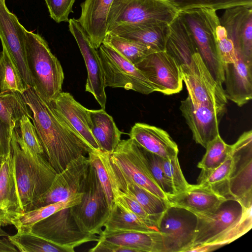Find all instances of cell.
Segmentation results:
<instances>
[{
  "label": "cell",
  "mask_w": 252,
  "mask_h": 252,
  "mask_svg": "<svg viewBox=\"0 0 252 252\" xmlns=\"http://www.w3.org/2000/svg\"><path fill=\"white\" fill-rule=\"evenodd\" d=\"M32 112V120L48 161L57 173L73 159L93 149L32 87L22 94Z\"/></svg>",
  "instance_id": "1"
},
{
  "label": "cell",
  "mask_w": 252,
  "mask_h": 252,
  "mask_svg": "<svg viewBox=\"0 0 252 252\" xmlns=\"http://www.w3.org/2000/svg\"><path fill=\"white\" fill-rule=\"evenodd\" d=\"M14 170L23 212L51 186L57 173L44 155L31 151L23 140L18 124L13 128L10 142Z\"/></svg>",
  "instance_id": "2"
},
{
  "label": "cell",
  "mask_w": 252,
  "mask_h": 252,
  "mask_svg": "<svg viewBox=\"0 0 252 252\" xmlns=\"http://www.w3.org/2000/svg\"><path fill=\"white\" fill-rule=\"evenodd\" d=\"M227 201V200H226ZM223 203L214 211L197 215L191 248L201 246V252L210 251L229 244L252 227V208Z\"/></svg>",
  "instance_id": "3"
},
{
  "label": "cell",
  "mask_w": 252,
  "mask_h": 252,
  "mask_svg": "<svg viewBox=\"0 0 252 252\" xmlns=\"http://www.w3.org/2000/svg\"><path fill=\"white\" fill-rule=\"evenodd\" d=\"M25 45L32 87L44 100L51 103L62 92L64 76L61 64L39 34L26 30Z\"/></svg>",
  "instance_id": "4"
},
{
  "label": "cell",
  "mask_w": 252,
  "mask_h": 252,
  "mask_svg": "<svg viewBox=\"0 0 252 252\" xmlns=\"http://www.w3.org/2000/svg\"><path fill=\"white\" fill-rule=\"evenodd\" d=\"M178 15L188 28L199 54L212 76L222 84L224 67L216 38V29L220 22L216 11L195 8L179 11Z\"/></svg>",
  "instance_id": "5"
},
{
  "label": "cell",
  "mask_w": 252,
  "mask_h": 252,
  "mask_svg": "<svg viewBox=\"0 0 252 252\" xmlns=\"http://www.w3.org/2000/svg\"><path fill=\"white\" fill-rule=\"evenodd\" d=\"M178 10L165 0H113L107 19V32L126 26L169 25Z\"/></svg>",
  "instance_id": "6"
},
{
  "label": "cell",
  "mask_w": 252,
  "mask_h": 252,
  "mask_svg": "<svg viewBox=\"0 0 252 252\" xmlns=\"http://www.w3.org/2000/svg\"><path fill=\"white\" fill-rule=\"evenodd\" d=\"M81 192V201L71 207L70 211L82 231L99 235L110 210L96 170L91 163Z\"/></svg>",
  "instance_id": "7"
},
{
  "label": "cell",
  "mask_w": 252,
  "mask_h": 252,
  "mask_svg": "<svg viewBox=\"0 0 252 252\" xmlns=\"http://www.w3.org/2000/svg\"><path fill=\"white\" fill-rule=\"evenodd\" d=\"M98 49L105 87L122 88L145 94L155 92L142 72L111 47L102 43Z\"/></svg>",
  "instance_id": "8"
},
{
  "label": "cell",
  "mask_w": 252,
  "mask_h": 252,
  "mask_svg": "<svg viewBox=\"0 0 252 252\" xmlns=\"http://www.w3.org/2000/svg\"><path fill=\"white\" fill-rule=\"evenodd\" d=\"M70 208L59 210L36 223L31 232L67 249L70 252H74L75 248L84 243L97 242L98 236L80 229Z\"/></svg>",
  "instance_id": "9"
},
{
  "label": "cell",
  "mask_w": 252,
  "mask_h": 252,
  "mask_svg": "<svg viewBox=\"0 0 252 252\" xmlns=\"http://www.w3.org/2000/svg\"><path fill=\"white\" fill-rule=\"evenodd\" d=\"M188 97L195 104L218 108H226L227 99L222 84L213 78L199 53L189 66L180 67Z\"/></svg>",
  "instance_id": "10"
},
{
  "label": "cell",
  "mask_w": 252,
  "mask_h": 252,
  "mask_svg": "<svg viewBox=\"0 0 252 252\" xmlns=\"http://www.w3.org/2000/svg\"><path fill=\"white\" fill-rule=\"evenodd\" d=\"M231 146L234 167L228 184L230 200L247 209L252 205V131L244 132Z\"/></svg>",
  "instance_id": "11"
},
{
  "label": "cell",
  "mask_w": 252,
  "mask_h": 252,
  "mask_svg": "<svg viewBox=\"0 0 252 252\" xmlns=\"http://www.w3.org/2000/svg\"><path fill=\"white\" fill-rule=\"evenodd\" d=\"M111 162L133 182L167 200L166 195L152 177L141 148L130 138L121 140L110 154Z\"/></svg>",
  "instance_id": "12"
},
{
  "label": "cell",
  "mask_w": 252,
  "mask_h": 252,
  "mask_svg": "<svg viewBox=\"0 0 252 252\" xmlns=\"http://www.w3.org/2000/svg\"><path fill=\"white\" fill-rule=\"evenodd\" d=\"M90 165L89 159L86 156L71 160L64 170L56 174L50 188L33 202L30 210L64 201L82 193Z\"/></svg>",
  "instance_id": "13"
},
{
  "label": "cell",
  "mask_w": 252,
  "mask_h": 252,
  "mask_svg": "<svg viewBox=\"0 0 252 252\" xmlns=\"http://www.w3.org/2000/svg\"><path fill=\"white\" fill-rule=\"evenodd\" d=\"M135 65L151 82L155 92L170 95L182 91L180 65L165 50L152 53Z\"/></svg>",
  "instance_id": "14"
},
{
  "label": "cell",
  "mask_w": 252,
  "mask_h": 252,
  "mask_svg": "<svg viewBox=\"0 0 252 252\" xmlns=\"http://www.w3.org/2000/svg\"><path fill=\"white\" fill-rule=\"evenodd\" d=\"M69 30L74 37L83 56L87 70L85 91L90 93L104 109L106 102L104 75L98 50L77 19L70 18Z\"/></svg>",
  "instance_id": "15"
},
{
  "label": "cell",
  "mask_w": 252,
  "mask_h": 252,
  "mask_svg": "<svg viewBox=\"0 0 252 252\" xmlns=\"http://www.w3.org/2000/svg\"><path fill=\"white\" fill-rule=\"evenodd\" d=\"M180 110L196 143L206 148L220 134L219 125L226 108L195 104L187 97L181 101Z\"/></svg>",
  "instance_id": "16"
},
{
  "label": "cell",
  "mask_w": 252,
  "mask_h": 252,
  "mask_svg": "<svg viewBox=\"0 0 252 252\" xmlns=\"http://www.w3.org/2000/svg\"><path fill=\"white\" fill-rule=\"evenodd\" d=\"M26 30L16 16L8 9L5 1L0 0V39L14 60L28 87H33V84L26 62Z\"/></svg>",
  "instance_id": "17"
},
{
  "label": "cell",
  "mask_w": 252,
  "mask_h": 252,
  "mask_svg": "<svg viewBox=\"0 0 252 252\" xmlns=\"http://www.w3.org/2000/svg\"><path fill=\"white\" fill-rule=\"evenodd\" d=\"M219 19L233 43L236 54L252 63V7L226 9Z\"/></svg>",
  "instance_id": "18"
},
{
  "label": "cell",
  "mask_w": 252,
  "mask_h": 252,
  "mask_svg": "<svg viewBox=\"0 0 252 252\" xmlns=\"http://www.w3.org/2000/svg\"><path fill=\"white\" fill-rule=\"evenodd\" d=\"M227 200L204 184L190 185L182 192L167 195L170 207L187 210L194 216L212 212Z\"/></svg>",
  "instance_id": "19"
},
{
  "label": "cell",
  "mask_w": 252,
  "mask_h": 252,
  "mask_svg": "<svg viewBox=\"0 0 252 252\" xmlns=\"http://www.w3.org/2000/svg\"><path fill=\"white\" fill-rule=\"evenodd\" d=\"M195 224L169 207L161 218L158 231L162 235L163 252H188L191 248Z\"/></svg>",
  "instance_id": "20"
},
{
  "label": "cell",
  "mask_w": 252,
  "mask_h": 252,
  "mask_svg": "<svg viewBox=\"0 0 252 252\" xmlns=\"http://www.w3.org/2000/svg\"><path fill=\"white\" fill-rule=\"evenodd\" d=\"M62 117L94 150H100L91 131L90 110L76 100L69 93L62 92L50 103Z\"/></svg>",
  "instance_id": "21"
},
{
  "label": "cell",
  "mask_w": 252,
  "mask_h": 252,
  "mask_svg": "<svg viewBox=\"0 0 252 252\" xmlns=\"http://www.w3.org/2000/svg\"><path fill=\"white\" fill-rule=\"evenodd\" d=\"M236 55L235 62L224 65V91L227 99L241 107L252 98V63Z\"/></svg>",
  "instance_id": "22"
},
{
  "label": "cell",
  "mask_w": 252,
  "mask_h": 252,
  "mask_svg": "<svg viewBox=\"0 0 252 252\" xmlns=\"http://www.w3.org/2000/svg\"><path fill=\"white\" fill-rule=\"evenodd\" d=\"M22 213L10 150L3 159L0 171V226L12 224V220Z\"/></svg>",
  "instance_id": "23"
},
{
  "label": "cell",
  "mask_w": 252,
  "mask_h": 252,
  "mask_svg": "<svg viewBox=\"0 0 252 252\" xmlns=\"http://www.w3.org/2000/svg\"><path fill=\"white\" fill-rule=\"evenodd\" d=\"M129 136L139 146L162 158L170 159L178 156L177 144L160 128L137 123L131 127Z\"/></svg>",
  "instance_id": "24"
},
{
  "label": "cell",
  "mask_w": 252,
  "mask_h": 252,
  "mask_svg": "<svg viewBox=\"0 0 252 252\" xmlns=\"http://www.w3.org/2000/svg\"><path fill=\"white\" fill-rule=\"evenodd\" d=\"M113 1V0H85L80 5L81 15L77 20L97 49L107 33L108 16Z\"/></svg>",
  "instance_id": "25"
},
{
  "label": "cell",
  "mask_w": 252,
  "mask_h": 252,
  "mask_svg": "<svg viewBox=\"0 0 252 252\" xmlns=\"http://www.w3.org/2000/svg\"><path fill=\"white\" fill-rule=\"evenodd\" d=\"M111 169L114 184L121 190L132 194L146 212L158 224L164 213L170 207L167 201L137 185L111 161Z\"/></svg>",
  "instance_id": "26"
},
{
  "label": "cell",
  "mask_w": 252,
  "mask_h": 252,
  "mask_svg": "<svg viewBox=\"0 0 252 252\" xmlns=\"http://www.w3.org/2000/svg\"><path fill=\"white\" fill-rule=\"evenodd\" d=\"M169 29L165 51L180 67L189 66L194 56L199 53L190 32L178 15L169 24Z\"/></svg>",
  "instance_id": "27"
},
{
  "label": "cell",
  "mask_w": 252,
  "mask_h": 252,
  "mask_svg": "<svg viewBox=\"0 0 252 252\" xmlns=\"http://www.w3.org/2000/svg\"><path fill=\"white\" fill-rule=\"evenodd\" d=\"M99 238L129 248L135 252H163L162 235L159 231H114L103 230Z\"/></svg>",
  "instance_id": "28"
},
{
  "label": "cell",
  "mask_w": 252,
  "mask_h": 252,
  "mask_svg": "<svg viewBox=\"0 0 252 252\" xmlns=\"http://www.w3.org/2000/svg\"><path fill=\"white\" fill-rule=\"evenodd\" d=\"M169 32V24L145 27L126 26L108 32L141 43L158 52L165 50Z\"/></svg>",
  "instance_id": "29"
},
{
  "label": "cell",
  "mask_w": 252,
  "mask_h": 252,
  "mask_svg": "<svg viewBox=\"0 0 252 252\" xmlns=\"http://www.w3.org/2000/svg\"><path fill=\"white\" fill-rule=\"evenodd\" d=\"M91 131L100 149L111 154L121 141L122 132L104 109L90 110Z\"/></svg>",
  "instance_id": "30"
},
{
  "label": "cell",
  "mask_w": 252,
  "mask_h": 252,
  "mask_svg": "<svg viewBox=\"0 0 252 252\" xmlns=\"http://www.w3.org/2000/svg\"><path fill=\"white\" fill-rule=\"evenodd\" d=\"M105 231H158V225L143 219L114 202L103 224Z\"/></svg>",
  "instance_id": "31"
},
{
  "label": "cell",
  "mask_w": 252,
  "mask_h": 252,
  "mask_svg": "<svg viewBox=\"0 0 252 252\" xmlns=\"http://www.w3.org/2000/svg\"><path fill=\"white\" fill-rule=\"evenodd\" d=\"M83 193H78L67 200L50 204L19 215L12 220L17 232H30L32 226L38 221L48 217L62 209L69 208L78 204Z\"/></svg>",
  "instance_id": "32"
},
{
  "label": "cell",
  "mask_w": 252,
  "mask_h": 252,
  "mask_svg": "<svg viewBox=\"0 0 252 252\" xmlns=\"http://www.w3.org/2000/svg\"><path fill=\"white\" fill-rule=\"evenodd\" d=\"M29 108L20 93L8 91L0 92V119L12 129L23 116L26 115L32 119Z\"/></svg>",
  "instance_id": "33"
},
{
  "label": "cell",
  "mask_w": 252,
  "mask_h": 252,
  "mask_svg": "<svg viewBox=\"0 0 252 252\" xmlns=\"http://www.w3.org/2000/svg\"><path fill=\"white\" fill-rule=\"evenodd\" d=\"M110 157V154L101 150L92 149L88 154L90 163L96 170L110 210L114 203V194L116 189L112 182Z\"/></svg>",
  "instance_id": "34"
},
{
  "label": "cell",
  "mask_w": 252,
  "mask_h": 252,
  "mask_svg": "<svg viewBox=\"0 0 252 252\" xmlns=\"http://www.w3.org/2000/svg\"><path fill=\"white\" fill-rule=\"evenodd\" d=\"M234 167V159L231 155L220 165L209 170H201L197 184H204L210 186L217 192L230 200L228 191V184Z\"/></svg>",
  "instance_id": "35"
},
{
  "label": "cell",
  "mask_w": 252,
  "mask_h": 252,
  "mask_svg": "<svg viewBox=\"0 0 252 252\" xmlns=\"http://www.w3.org/2000/svg\"><path fill=\"white\" fill-rule=\"evenodd\" d=\"M0 54V92H18L23 94L28 88L18 67L5 45L1 43Z\"/></svg>",
  "instance_id": "36"
},
{
  "label": "cell",
  "mask_w": 252,
  "mask_h": 252,
  "mask_svg": "<svg viewBox=\"0 0 252 252\" xmlns=\"http://www.w3.org/2000/svg\"><path fill=\"white\" fill-rule=\"evenodd\" d=\"M102 43L111 47L134 65L148 55L155 52L141 43L111 32L107 33Z\"/></svg>",
  "instance_id": "37"
},
{
  "label": "cell",
  "mask_w": 252,
  "mask_h": 252,
  "mask_svg": "<svg viewBox=\"0 0 252 252\" xmlns=\"http://www.w3.org/2000/svg\"><path fill=\"white\" fill-rule=\"evenodd\" d=\"M8 238L19 252H70L68 249L60 247L31 232H17L14 235H8Z\"/></svg>",
  "instance_id": "38"
},
{
  "label": "cell",
  "mask_w": 252,
  "mask_h": 252,
  "mask_svg": "<svg viewBox=\"0 0 252 252\" xmlns=\"http://www.w3.org/2000/svg\"><path fill=\"white\" fill-rule=\"evenodd\" d=\"M206 152L197 167L201 170L213 169L220 165L230 155L231 145L227 144L218 135L207 146Z\"/></svg>",
  "instance_id": "39"
},
{
  "label": "cell",
  "mask_w": 252,
  "mask_h": 252,
  "mask_svg": "<svg viewBox=\"0 0 252 252\" xmlns=\"http://www.w3.org/2000/svg\"><path fill=\"white\" fill-rule=\"evenodd\" d=\"M178 11L195 8L218 10L236 6L252 7V0H165Z\"/></svg>",
  "instance_id": "40"
},
{
  "label": "cell",
  "mask_w": 252,
  "mask_h": 252,
  "mask_svg": "<svg viewBox=\"0 0 252 252\" xmlns=\"http://www.w3.org/2000/svg\"><path fill=\"white\" fill-rule=\"evenodd\" d=\"M161 165L165 179L171 186L174 194L182 192L189 187L190 184L183 174L178 156L170 159L161 158Z\"/></svg>",
  "instance_id": "41"
},
{
  "label": "cell",
  "mask_w": 252,
  "mask_h": 252,
  "mask_svg": "<svg viewBox=\"0 0 252 252\" xmlns=\"http://www.w3.org/2000/svg\"><path fill=\"white\" fill-rule=\"evenodd\" d=\"M139 147L143 153L148 170L155 183L166 196L174 194L173 190L164 175L161 165V157Z\"/></svg>",
  "instance_id": "42"
},
{
  "label": "cell",
  "mask_w": 252,
  "mask_h": 252,
  "mask_svg": "<svg viewBox=\"0 0 252 252\" xmlns=\"http://www.w3.org/2000/svg\"><path fill=\"white\" fill-rule=\"evenodd\" d=\"M28 116H23L18 123L21 136L28 146L32 152L44 155V151L33 123Z\"/></svg>",
  "instance_id": "43"
},
{
  "label": "cell",
  "mask_w": 252,
  "mask_h": 252,
  "mask_svg": "<svg viewBox=\"0 0 252 252\" xmlns=\"http://www.w3.org/2000/svg\"><path fill=\"white\" fill-rule=\"evenodd\" d=\"M216 38L220 55L224 65L237 60V55L232 40L228 37L224 28L219 24L216 29Z\"/></svg>",
  "instance_id": "44"
},
{
  "label": "cell",
  "mask_w": 252,
  "mask_h": 252,
  "mask_svg": "<svg viewBox=\"0 0 252 252\" xmlns=\"http://www.w3.org/2000/svg\"><path fill=\"white\" fill-rule=\"evenodd\" d=\"M51 18L57 23L68 22L76 0H44Z\"/></svg>",
  "instance_id": "45"
},
{
  "label": "cell",
  "mask_w": 252,
  "mask_h": 252,
  "mask_svg": "<svg viewBox=\"0 0 252 252\" xmlns=\"http://www.w3.org/2000/svg\"><path fill=\"white\" fill-rule=\"evenodd\" d=\"M114 202H117L125 209L134 214L138 217L155 222L150 216L130 193L124 192L119 189L114 195Z\"/></svg>",
  "instance_id": "46"
},
{
  "label": "cell",
  "mask_w": 252,
  "mask_h": 252,
  "mask_svg": "<svg viewBox=\"0 0 252 252\" xmlns=\"http://www.w3.org/2000/svg\"><path fill=\"white\" fill-rule=\"evenodd\" d=\"M90 252H135L133 249L99 238L96 244L91 248Z\"/></svg>",
  "instance_id": "47"
},
{
  "label": "cell",
  "mask_w": 252,
  "mask_h": 252,
  "mask_svg": "<svg viewBox=\"0 0 252 252\" xmlns=\"http://www.w3.org/2000/svg\"><path fill=\"white\" fill-rule=\"evenodd\" d=\"M12 130L0 119V156L5 158L10 153Z\"/></svg>",
  "instance_id": "48"
},
{
  "label": "cell",
  "mask_w": 252,
  "mask_h": 252,
  "mask_svg": "<svg viewBox=\"0 0 252 252\" xmlns=\"http://www.w3.org/2000/svg\"><path fill=\"white\" fill-rule=\"evenodd\" d=\"M17 251H19L18 250L16 249L15 245L8 238H3L0 239V252H15Z\"/></svg>",
  "instance_id": "49"
},
{
  "label": "cell",
  "mask_w": 252,
  "mask_h": 252,
  "mask_svg": "<svg viewBox=\"0 0 252 252\" xmlns=\"http://www.w3.org/2000/svg\"><path fill=\"white\" fill-rule=\"evenodd\" d=\"M0 227L1 226H0V236H8L7 233H6L0 228Z\"/></svg>",
  "instance_id": "50"
},
{
  "label": "cell",
  "mask_w": 252,
  "mask_h": 252,
  "mask_svg": "<svg viewBox=\"0 0 252 252\" xmlns=\"http://www.w3.org/2000/svg\"><path fill=\"white\" fill-rule=\"evenodd\" d=\"M4 158V157L0 156V171L2 165V163H3V160Z\"/></svg>",
  "instance_id": "51"
},
{
  "label": "cell",
  "mask_w": 252,
  "mask_h": 252,
  "mask_svg": "<svg viewBox=\"0 0 252 252\" xmlns=\"http://www.w3.org/2000/svg\"><path fill=\"white\" fill-rule=\"evenodd\" d=\"M3 0V1H5V0Z\"/></svg>",
  "instance_id": "52"
}]
</instances>
